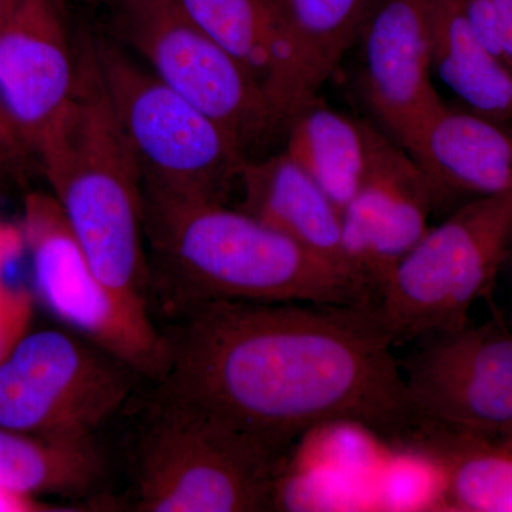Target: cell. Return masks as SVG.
I'll return each mask as SVG.
<instances>
[{
  "label": "cell",
  "instance_id": "1",
  "mask_svg": "<svg viewBox=\"0 0 512 512\" xmlns=\"http://www.w3.org/2000/svg\"><path fill=\"white\" fill-rule=\"evenodd\" d=\"M158 399L217 417L289 456L353 421L402 441L421 420L372 306L211 301L177 316Z\"/></svg>",
  "mask_w": 512,
  "mask_h": 512
},
{
  "label": "cell",
  "instance_id": "2",
  "mask_svg": "<svg viewBox=\"0 0 512 512\" xmlns=\"http://www.w3.org/2000/svg\"><path fill=\"white\" fill-rule=\"evenodd\" d=\"M151 298L167 315L211 301L372 306L342 269L227 202L144 190Z\"/></svg>",
  "mask_w": 512,
  "mask_h": 512
},
{
  "label": "cell",
  "instance_id": "3",
  "mask_svg": "<svg viewBox=\"0 0 512 512\" xmlns=\"http://www.w3.org/2000/svg\"><path fill=\"white\" fill-rule=\"evenodd\" d=\"M33 156L97 276L120 295L150 306L143 177L87 39L80 46L73 99Z\"/></svg>",
  "mask_w": 512,
  "mask_h": 512
},
{
  "label": "cell",
  "instance_id": "4",
  "mask_svg": "<svg viewBox=\"0 0 512 512\" xmlns=\"http://www.w3.org/2000/svg\"><path fill=\"white\" fill-rule=\"evenodd\" d=\"M87 40L144 190L227 202L248 160L237 141L113 37Z\"/></svg>",
  "mask_w": 512,
  "mask_h": 512
},
{
  "label": "cell",
  "instance_id": "5",
  "mask_svg": "<svg viewBox=\"0 0 512 512\" xmlns=\"http://www.w3.org/2000/svg\"><path fill=\"white\" fill-rule=\"evenodd\" d=\"M138 447L141 512L274 510L284 454L187 404L157 399Z\"/></svg>",
  "mask_w": 512,
  "mask_h": 512
},
{
  "label": "cell",
  "instance_id": "6",
  "mask_svg": "<svg viewBox=\"0 0 512 512\" xmlns=\"http://www.w3.org/2000/svg\"><path fill=\"white\" fill-rule=\"evenodd\" d=\"M512 235V187L458 205L430 228L373 303L393 345L463 328L500 278Z\"/></svg>",
  "mask_w": 512,
  "mask_h": 512
},
{
  "label": "cell",
  "instance_id": "7",
  "mask_svg": "<svg viewBox=\"0 0 512 512\" xmlns=\"http://www.w3.org/2000/svg\"><path fill=\"white\" fill-rule=\"evenodd\" d=\"M113 35L161 82L217 121L248 158L282 128L264 89L177 0H119Z\"/></svg>",
  "mask_w": 512,
  "mask_h": 512
},
{
  "label": "cell",
  "instance_id": "8",
  "mask_svg": "<svg viewBox=\"0 0 512 512\" xmlns=\"http://www.w3.org/2000/svg\"><path fill=\"white\" fill-rule=\"evenodd\" d=\"M26 251L40 301L49 311L133 373L158 380L167 366V338L150 306L120 295L97 276L49 191L23 198Z\"/></svg>",
  "mask_w": 512,
  "mask_h": 512
},
{
  "label": "cell",
  "instance_id": "9",
  "mask_svg": "<svg viewBox=\"0 0 512 512\" xmlns=\"http://www.w3.org/2000/svg\"><path fill=\"white\" fill-rule=\"evenodd\" d=\"M128 367L59 329L30 332L0 363V427L92 440L126 402Z\"/></svg>",
  "mask_w": 512,
  "mask_h": 512
},
{
  "label": "cell",
  "instance_id": "10",
  "mask_svg": "<svg viewBox=\"0 0 512 512\" xmlns=\"http://www.w3.org/2000/svg\"><path fill=\"white\" fill-rule=\"evenodd\" d=\"M399 362L417 416L500 441L512 431V332L500 316L417 339Z\"/></svg>",
  "mask_w": 512,
  "mask_h": 512
},
{
  "label": "cell",
  "instance_id": "11",
  "mask_svg": "<svg viewBox=\"0 0 512 512\" xmlns=\"http://www.w3.org/2000/svg\"><path fill=\"white\" fill-rule=\"evenodd\" d=\"M434 208L433 192L419 165L383 133L365 180L342 210L346 262L372 303L429 231Z\"/></svg>",
  "mask_w": 512,
  "mask_h": 512
},
{
  "label": "cell",
  "instance_id": "12",
  "mask_svg": "<svg viewBox=\"0 0 512 512\" xmlns=\"http://www.w3.org/2000/svg\"><path fill=\"white\" fill-rule=\"evenodd\" d=\"M79 73L64 0H12L0 18V100L32 154L73 99Z\"/></svg>",
  "mask_w": 512,
  "mask_h": 512
},
{
  "label": "cell",
  "instance_id": "13",
  "mask_svg": "<svg viewBox=\"0 0 512 512\" xmlns=\"http://www.w3.org/2000/svg\"><path fill=\"white\" fill-rule=\"evenodd\" d=\"M357 42L363 97L404 148L444 103L431 80L429 0H380Z\"/></svg>",
  "mask_w": 512,
  "mask_h": 512
},
{
  "label": "cell",
  "instance_id": "14",
  "mask_svg": "<svg viewBox=\"0 0 512 512\" xmlns=\"http://www.w3.org/2000/svg\"><path fill=\"white\" fill-rule=\"evenodd\" d=\"M404 150L426 177L436 208L512 187V131L467 107L441 104Z\"/></svg>",
  "mask_w": 512,
  "mask_h": 512
},
{
  "label": "cell",
  "instance_id": "15",
  "mask_svg": "<svg viewBox=\"0 0 512 512\" xmlns=\"http://www.w3.org/2000/svg\"><path fill=\"white\" fill-rule=\"evenodd\" d=\"M238 188L239 210L352 275L343 251L338 207L285 151L265 158H248L239 175Z\"/></svg>",
  "mask_w": 512,
  "mask_h": 512
},
{
  "label": "cell",
  "instance_id": "16",
  "mask_svg": "<svg viewBox=\"0 0 512 512\" xmlns=\"http://www.w3.org/2000/svg\"><path fill=\"white\" fill-rule=\"evenodd\" d=\"M184 12L264 89L285 128L292 46L284 12L269 0H177Z\"/></svg>",
  "mask_w": 512,
  "mask_h": 512
},
{
  "label": "cell",
  "instance_id": "17",
  "mask_svg": "<svg viewBox=\"0 0 512 512\" xmlns=\"http://www.w3.org/2000/svg\"><path fill=\"white\" fill-rule=\"evenodd\" d=\"M380 0H284L282 12L292 46L286 94V127L319 100L320 89L338 69Z\"/></svg>",
  "mask_w": 512,
  "mask_h": 512
},
{
  "label": "cell",
  "instance_id": "18",
  "mask_svg": "<svg viewBox=\"0 0 512 512\" xmlns=\"http://www.w3.org/2000/svg\"><path fill=\"white\" fill-rule=\"evenodd\" d=\"M286 130L285 153L301 165L342 215L365 180L383 131L322 106L319 100L295 116Z\"/></svg>",
  "mask_w": 512,
  "mask_h": 512
},
{
  "label": "cell",
  "instance_id": "19",
  "mask_svg": "<svg viewBox=\"0 0 512 512\" xmlns=\"http://www.w3.org/2000/svg\"><path fill=\"white\" fill-rule=\"evenodd\" d=\"M431 69L467 109L507 123L512 74L474 35L457 0H429Z\"/></svg>",
  "mask_w": 512,
  "mask_h": 512
},
{
  "label": "cell",
  "instance_id": "20",
  "mask_svg": "<svg viewBox=\"0 0 512 512\" xmlns=\"http://www.w3.org/2000/svg\"><path fill=\"white\" fill-rule=\"evenodd\" d=\"M399 444L426 451L446 473V511L512 512V450L420 420Z\"/></svg>",
  "mask_w": 512,
  "mask_h": 512
},
{
  "label": "cell",
  "instance_id": "21",
  "mask_svg": "<svg viewBox=\"0 0 512 512\" xmlns=\"http://www.w3.org/2000/svg\"><path fill=\"white\" fill-rule=\"evenodd\" d=\"M103 473L92 440H53L0 427V487L42 497L90 490Z\"/></svg>",
  "mask_w": 512,
  "mask_h": 512
},
{
  "label": "cell",
  "instance_id": "22",
  "mask_svg": "<svg viewBox=\"0 0 512 512\" xmlns=\"http://www.w3.org/2000/svg\"><path fill=\"white\" fill-rule=\"evenodd\" d=\"M399 446L377 478V510L443 511L447 480L440 461L420 448Z\"/></svg>",
  "mask_w": 512,
  "mask_h": 512
},
{
  "label": "cell",
  "instance_id": "23",
  "mask_svg": "<svg viewBox=\"0 0 512 512\" xmlns=\"http://www.w3.org/2000/svg\"><path fill=\"white\" fill-rule=\"evenodd\" d=\"M35 295L29 288L16 285L0 274V363L32 330Z\"/></svg>",
  "mask_w": 512,
  "mask_h": 512
},
{
  "label": "cell",
  "instance_id": "24",
  "mask_svg": "<svg viewBox=\"0 0 512 512\" xmlns=\"http://www.w3.org/2000/svg\"><path fill=\"white\" fill-rule=\"evenodd\" d=\"M33 157L25 138L0 100V171H18Z\"/></svg>",
  "mask_w": 512,
  "mask_h": 512
},
{
  "label": "cell",
  "instance_id": "25",
  "mask_svg": "<svg viewBox=\"0 0 512 512\" xmlns=\"http://www.w3.org/2000/svg\"><path fill=\"white\" fill-rule=\"evenodd\" d=\"M26 252L25 235L20 224L0 220V274Z\"/></svg>",
  "mask_w": 512,
  "mask_h": 512
},
{
  "label": "cell",
  "instance_id": "26",
  "mask_svg": "<svg viewBox=\"0 0 512 512\" xmlns=\"http://www.w3.org/2000/svg\"><path fill=\"white\" fill-rule=\"evenodd\" d=\"M66 511L57 505L46 503L36 495L20 493L10 488L0 487V512H47Z\"/></svg>",
  "mask_w": 512,
  "mask_h": 512
},
{
  "label": "cell",
  "instance_id": "27",
  "mask_svg": "<svg viewBox=\"0 0 512 512\" xmlns=\"http://www.w3.org/2000/svg\"><path fill=\"white\" fill-rule=\"evenodd\" d=\"M500 32L501 60L512 74V0H494Z\"/></svg>",
  "mask_w": 512,
  "mask_h": 512
},
{
  "label": "cell",
  "instance_id": "28",
  "mask_svg": "<svg viewBox=\"0 0 512 512\" xmlns=\"http://www.w3.org/2000/svg\"><path fill=\"white\" fill-rule=\"evenodd\" d=\"M504 275L505 284H507L508 296H510L511 318H512V235L508 242L507 252H505L503 266H501L500 276Z\"/></svg>",
  "mask_w": 512,
  "mask_h": 512
},
{
  "label": "cell",
  "instance_id": "29",
  "mask_svg": "<svg viewBox=\"0 0 512 512\" xmlns=\"http://www.w3.org/2000/svg\"><path fill=\"white\" fill-rule=\"evenodd\" d=\"M77 3H83L87 6L116 5L119 0H76Z\"/></svg>",
  "mask_w": 512,
  "mask_h": 512
},
{
  "label": "cell",
  "instance_id": "30",
  "mask_svg": "<svg viewBox=\"0 0 512 512\" xmlns=\"http://www.w3.org/2000/svg\"><path fill=\"white\" fill-rule=\"evenodd\" d=\"M498 443L503 444V446L510 448L512 450V431L510 434H507V436L503 437Z\"/></svg>",
  "mask_w": 512,
  "mask_h": 512
},
{
  "label": "cell",
  "instance_id": "31",
  "mask_svg": "<svg viewBox=\"0 0 512 512\" xmlns=\"http://www.w3.org/2000/svg\"><path fill=\"white\" fill-rule=\"evenodd\" d=\"M269 2L275 3L276 6H279V8L282 9V6H284V0H269Z\"/></svg>",
  "mask_w": 512,
  "mask_h": 512
},
{
  "label": "cell",
  "instance_id": "32",
  "mask_svg": "<svg viewBox=\"0 0 512 512\" xmlns=\"http://www.w3.org/2000/svg\"><path fill=\"white\" fill-rule=\"evenodd\" d=\"M10 2H12V0H0V5L5 6V8H8Z\"/></svg>",
  "mask_w": 512,
  "mask_h": 512
},
{
  "label": "cell",
  "instance_id": "33",
  "mask_svg": "<svg viewBox=\"0 0 512 512\" xmlns=\"http://www.w3.org/2000/svg\"><path fill=\"white\" fill-rule=\"evenodd\" d=\"M5 6L0 5V18H2L3 12H5Z\"/></svg>",
  "mask_w": 512,
  "mask_h": 512
}]
</instances>
